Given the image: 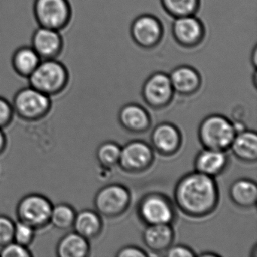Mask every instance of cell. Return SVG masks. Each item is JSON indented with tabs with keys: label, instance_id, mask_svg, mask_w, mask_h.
Masks as SVG:
<instances>
[{
	"label": "cell",
	"instance_id": "1",
	"mask_svg": "<svg viewBox=\"0 0 257 257\" xmlns=\"http://www.w3.org/2000/svg\"><path fill=\"white\" fill-rule=\"evenodd\" d=\"M174 199L177 207L186 216L205 217L217 207L219 188L213 177L195 171L183 176L177 182Z\"/></svg>",
	"mask_w": 257,
	"mask_h": 257
},
{
	"label": "cell",
	"instance_id": "2",
	"mask_svg": "<svg viewBox=\"0 0 257 257\" xmlns=\"http://www.w3.org/2000/svg\"><path fill=\"white\" fill-rule=\"evenodd\" d=\"M27 79L31 87L52 97L66 89L70 81V73L58 58L42 60Z\"/></svg>",
	"mask_w": 257,
	"mask_h": 257
},
{
	"label": "cell",
	"instance_id": "3",
	"mask_svg": "<svg viewBox=\"0 0 257 257\" xmlns=\"http://www.w3.org/2000/svg\"><path fill=\"white\" fill-rule=\"evenodd\" d=\"M15 115L25 121H38L47 116L52 107V99L31 85L21 88L12 102Z\"/></svg>",
	"mask_w": 257,
	"mask_h": 257
},
{
	"label": "cell",
	"instance_id": "4",
	"mask_svg": "<svg viewBox=\"0 0 257 257\" xmlns=\"http://www.w3.org/2000/svg\"><path fill=\"white\" fill-rule=\"evenodd\" d=\"M234 124L223 115H210L198 127V139L204 148L226 151L236 135Z\"/></svg>",
	"mask_w": 257,
	"mask_h": 257
},
{
	"label": "cell",
	"instance_id": "5",
	"mask_svg": "<svg viewBox=\"0 0 257 257\" xmlns=\"http://www.w3.org/2000/svg\"><path fill=\"white\" fill-rule=\"evenodd\" d=\"M53 204L46 195L30 193L22 197L16 206L17 220L22 221L35 228L45 229L50 225Z\"/></svg>",
	"mask_w": 257,
	"mask_h": 257
},
{
	"label": "cell",
	"instance_id": "6",
	"mask_svg": "<svg viewBox=\"0 0 257 257\" xmlns=\"http://www.w3.org/2000/svg\"><path fill=\"white\" fill-rule=\"evenodd\" d=\"M34 18L39 26L62 31L72 19V7L68 0H34Z\"/></svg>",
	"mask_w": 257,
	"mask_h": 257
},
{
	"label": "cell",
	"instance_id": "7",
	"mask_svg": "<svg viewBox=\"0 0 257 257\" xmlns=\"http://www.w3.org/2000/svg\"><path fill=\"white\" fill-rule=\"evenodd\" d=\"M131 193L121 184L112 183L99 189L94 198L95 210L107 218H115L122 215L131 204Z\"/></svg>",
	"mask_w": 257,
	"mask_h": 257
},
{
	"label": "cell",
	"instance_id": "8",
	"mask_svg": "<svg viewBox=\"0 0 257 257\" xmlns=\"http://www.w3.org/2000/svg\"><path fill=\"white\" fill-rule=\"evenodd\" d=\"M138 215L147 225H171L175 219L176 211L168 197L161 193H150L138 203Z\"/></svg>",
	"mask_w": 257,
	"mask_h": 257
},
{
	"label": "cell",
	"instance_id": "9",
	"mask_svg": "<svg viewBox=\"0 0 257 257\" xmlns=\"http://www.w3.org/2000/svg\"><path fill=\"white\" fill-rule=\"evenodd\" d=\"M142 97L150 107L161 109L167 107L174 98V93L169 75L156 72L147 78L142 88Z\"/></svg>",
	"mask_w": 257,
	"mask_h": 257
},
{
	"label": "cell",
	"instance_id": "10",
	"mask_svg": "<svg viewBox=\"0 0 257 257\" xmlns=\"http://www.w3.org/2000/svg\"><path fill=\"white\" fill-rule=\"evenodd\" d=\"M130 32L132 40L138 46L144 49H152L162 42L164 27L156 16L144 14L133 21Z\"/></svg>",
	"mask_w": 257,
	"mask_h": 257
},
{
	"label": "cell",
	"instance_id": "11",
	"mask_svg": "<svg viewBox=\"0 0 257 257\" xmlns=\"http://www.w3.org/2000/svg\"><path fill=\"white\" fill-rule=\"evenodd\" d=\"M154 161L151 146L142 141H132L121 147L118 165L127 173L138 174L147 171Z\"/></svg>",
	"mask_w": 257,
	"mask_h": 257
},
{
	"label": "cell",
	"instance_id": "12",
	"mask_svg": "<svg viewBox=\"0 0 257 257\" xmlns=\"http://www.w3.org/2000/svg\"><path fill=\"white\" fill-rule=\"evenodd\" d=\"M171 32L177 44L186 49L198 47L206 35L205 26L196 15L174 19Z\"/></svg>",
	"mask_w": 257,
	"mask_h": 257
},
{
	"label": "cell",
	"instance_id": "13",
	"mask_svg": "<svg viewBox=\"0 0 257 257\" xmlns=\"http://www.w3.org/2000/svg\"><path fill=\"white\" fill-rule=\"evenodd\" d=\"M31 47L42 60L56 59L64 49L61 31L39 26L31 38Z\"/></svg>",
	"mask_w": 257,
	"mask_h": 257
},
{
	"label": "cell",
	"instance_id": "14",
	"mask_svg": "<svg viewBox=\"0 0 257 257\" xmlns=\"http://www.w3.org/2000/svg\"><path fill=\"white\" fill-rule=\"evenodd\" d=\"M151 147L160 155L171 156L176 154L182 144L180 130L171 123L163 122L155 127L150 136Z\"/></svg>",
	"mask_w": 257,
	"mask_h": 257
},
{
	"label": "cell",
	"instance_id": "15",
	"mask_svg": "<svg viewBox=\"0 0 257 257\" xmlns=\"http://www.w3.org/2000/svg\"><path fill=\"white\" fill-rule=\"evenodd\" d=\"M228 163L226 151L204 148L197 154L194 166L198 172L214 178L227 169Z\"/></svg>",
	"mask_w": 257,
	"mask_h": 257
},
{
	"label": "cell",
	"instance_id": "16",
	"mask_svg": "<svg viewBox=\"0 0 257 257\" xmlns=\"http://www.w3.org/2000/svg\"><path fill=\"white\" fill-rule=\"evenodd\" d=\"M174 93L181 96H191L198 92L202 83L199 72L189 65L176 67L169 75Z\"/></svg>",
	"mask_w": 257,
	"mask_h": 257
},
{
	"label": "cell",
	"instance_id": "17",
	"mask_svg": "<svg viewBox=\"0 0 257 257\" xmlns=\"http://www.w3.org/2000/svg\"><path fill=\"white\" fill-rule=\"evenodd\" d=\"M120 124L128 132L142 134L150 128L151 118L145 108L137 103L124 105L118 112Z\"/></svg>",
	"mask_w": 257,
	"mask_h": 257
},
{
	"label": "cell",
	"instance_id": "18",
	"mask_svg": "<svg viewBox=\"0 0 257 257\" xmlns=\"http://www.w3.org/2000/svg\"><path fill=\"white\" fill-rule=\"evenodd\" d=\"M174 231L171 225H147L142 234V240L145 246L154 253L161 254L173 245Z\"/></svg>",
	"mask_w": 257,
	"mask_h": 257
},
{
	"label": "cell",
	"instance_id": "19",
	"mask_svg": "<svg viewBox=\"0 0 257 257\" xmlns=\"http://www.w3.org/2000/svg\"><path fill=\"white\" fill-rule=\"evenodd\" d=\"M103 227L101 216L96 210L85 209L76 213L73 228L90 241L101 234Z\"/></svg>",
	"mask_w": 257,
	"mask_h": 257
},
{
	"label": "cell",
	"instance_id": "20",
	"mask_svg": "<svg viewBox=\"0 0 257 257\" xmlns=\"http://www.w3.org/2000/svg\"><path fill=\"white\" fill-rule=\"evenodd\" d=\"M55 252L58 257H86L89 255L91 246L89 240L73 231L58 240Z\"/></svg>",
	"mask_w": 257,
	"mask_h": 257
},
{
	"label": "cell",
	"instance_id": "21",
	"mask_svg": "<svg viewBox=\"0 0 257 257\" xmlns=\"http://www.w3.org/2000/svg\"><path fill=\"white\" fill-rule=\"evenodd\" d=\"M230 149L239 160L247 163L255 162L257 159L256 132L245 129L236 134Z\"/></svg>",
	"mask_w": 257,
	"mask_h": 257
},
{
	"label": "cell",
	"instance_id": "22",
	"mask_svg": "<svg viewBox=\"0 0 257 257\" xmlns=\"http://www.w3.org/2000/svg\"><path fill=\"white\" fill-rule=\"evenodd\" d=\"M229 195L232 202L238 207H255L257 201L256 183L250 179H238L230 186Z\"/></svg>",
	"mask_w": 257,
	"mask_h": 257
},
{
	"label": "cell",
	"instance_id": "23",
	"mask_svg": "<svg viewBox=\"0 0 257 257\" xmlns=\"http://www.w3.org/2000/svg\"><path fill=\"white\" fill-rule=\"evenodd\" d=\"M42 61L31 46L16 49L12 57V66L18 76L28 79Z\"/></svg>",
	"mask_w": 257,
	"mask_h": 257
},
{
	"label": "cell",
	"instance_id": "24",
	"mask_svg": "<svg viewBox=\"0 0 257 257\" xmlns=\"http://www.w3.org/2000/svg\"><path fill=\"white\" fill-rule=\"evenodd\" d=\"M77 212L76 209L68 203L61 202L52 207L51 213L50 225L61 231L73 228L75 218Z\"/></svg>",
	"mask_w": 257,
	"mask_h": 257
},
{
	"label": "cell",
	"instance_id": "25",
	"mask_svg": "<svg viewBox=\"0 0 257 257\" xmlns=\"http://www.w3.org/2000/svg\"><path fill=\"white\" fill-rule=\"evenodd\" d=\"M161 5L170 16L177 18L195 16L201 7V0H160Z\"/></svg>",
	"mask_w": 257,
	"mask_h": 257
},
{
	"label": "cell",
	"instance_id": "26",
	"mask_svg": "<svg viewBox=\"0 0 257 257\" xmlns=\"http://www.w3.org/2000/svg\"><path fill=\"white\" fill-rule=\"evenodd\" d=\"M121 147L112 141L103 143L97 147L96 158L100 166L108 169L118 165Z\"/></svg>",
	"mask_w": 257,
	"mask_h": 257
},
{
	"label": "cell",
	"instance_id": "27",
	"mask_svg": "<svg viewBox=\"0 0 257 257\" xmlns=\"http://www.w3.org/2000/svg\"><path fill=\"white\" fill-rule=\"evenodd\" d=\"M37 230L22 221H16L15 223L13 241L29 247L36 237Z\"/></svg>",
	"mask_w": 257,
	"mask_h": 257
},
{
	"label": "cell",
	"instance_id": "28",
	"mask_svg": "<svg viewBox=\"0 0 257 257\" xmlns=\"http://www.w3.org/2000/svg\"><path fill=\"white\" fill-rule=\"evenodd\" d=\"M15 223L10 216L0 214V248L13 241Z\"/></svg>",
	"mask_w": 257,
	"mask_h": 257
},
{
	"label": "cell",
	"instance_id": "29",
	"mask_svg": "<svg viewBox=\"0 0 257 257\" xmlns=\"http://www.w3.org/2000/svg\"><path fill=\"white\" fill-rule=\"evenodd\" d=\"M1 257H31L33 253L29 247L19 244L15 241L0 248Z\"/></svg>",
	"mask_w": 257,
	"mask_h": 257
},
{
	"label": "cell",
	"instance_id": "30",
	"mask_svg": "<svg viewBox=\"0 0 257 257\" xmlns=\"http://www.w3.org/2000/svg\"><path fill=\"white\" fill-rule=\"evenodd\" d=\"M14 115L12 103L0 96V128L4 129L10 125Z\"/></svg>",
	"mask_w": 257,
	"mask_h": 257
},
{
	"label": "cell",
	"instance_id": "31",
	"mask_svg": "<svg viewBox=\"0 0 257 257\" xmlns=\"http://www.w3.org/2000/svg\"><path fill=\"white\" fill-rule=\"evenodd\" d=\"M165 253L168 257H194L196 255L191 248L182 244L171 245Z\"/></svg>",
	"mask_w": 257,
	"mask_h": 257
},
{
	"label": "cell",
	"instance_id": "32",
	"mask_svg": "<svg viewBox=\"0 0 257 257\" xmlns=\"http://www.w3.org/2000/svg\"><path fill=\"white\" fill-rule=\"evenodd\" d=\"M116 255L118 257H147L148 254L138 246H127L118 251Z\"/></svg>",
	"mask_w": 257,
	"mask_h": 257
},
{
	"label": "cell",
	"instance_id": "33",
	"mask_svg": "<svg viewBox=\"0 0 257 257\" xmlns=\"http://www.w3.org/2000/svg\"><path fill=\"white\" fill-rule=\"evenodd\" d=\"M7 144H8V141H7V135L4 132V129L0 128V156L5 152Z\"/></svg>",
	"mask_w": 257,
	"mask_h": 257
},
{
	"label": "cell",
	"instance_id": "34",
	"mask_svg": "<svg viewBox=\"0 0 257 257\" xmlns=\"http://www.w3.org/2000/svg\"><path fill=\"white\" fill-rule=\"evenodd\" d=\"M251 62L252 63V65L254 67H256L257 64V49L256 47L254 48L253 51H252V55H251Z\"/></svg>",
	"mask_w": 257,
	"mask_h": 257
},
{
	"label": "cell",
	"instance_id": "35",
	"mask_svg": "<svg viewBox=\"0 0 257 257\" xmlns=\"http://www.w3.org/2000/svg\"><path fill=\"white\" fill-rule=\"evenodd\" d=\"M201 256H218V254L213 253V252H205V253L201 254Z\"/></svg>",
	"mask_w": 257,
	"mask_h": 257
}]
</instances>
